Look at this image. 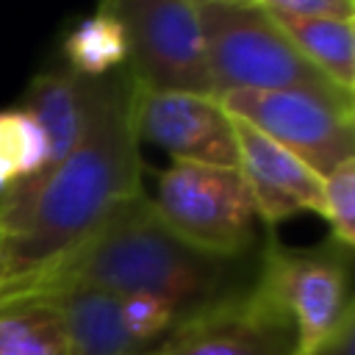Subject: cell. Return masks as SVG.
Segmentation results:
<instances>
[{"instance_id": "8fae6325", "label": "cell", "mask_w": 355, "mask_h": 355, "mask_svg": "<svg viewBox=\"0 0 355 355\" xmlns=\"http://www.w3.org/2000/svg\"><path fill=\"white\" fill-rule=\"evenodd\" d=\"M67 330L69 355H150L153 349L141 344L122 319L119 297L89 288L69 286L53 294H42Z\"/></svg>"}, {"instance_id": "ffe728a7", "label": "cell", "mask_w": 355, "mask_h": 355, "mask_svg": "<svg viewBox=\"0 0 355 355\" xmlns=\"http://www.w3.org/2000/svg\"><path fill=\"white\" fill-rule=\"evenodd\" d=\"M3 266H6V244H3V233H0V277H3Z\"/></svg>"}, {"instance_id": "44dd1931", "label": "cell", "mask_w": 355, "mask_h": 355, "mask_svg": "<svg viewBox=\"0 0 355 355\" xmlns=\"http://www.w3.org/2000/svg\"><path fill=\"white\" fill-rule=\"evenodd\" d=\"M8 189H11V183H8V180H6V178L0 175V200L6 197V191H8Z\"/></svg>"}, {"instance_id": "2e32d148", "label": "cell", "mask_w": 355, "mask_h": 355, "mask_svg": "<svg viewBox=\"0 0 355 355\" xmlns=\"http://www.w3.org/2000/svg\"><path fill=\"white\" fill-rule=\"evenodd\" d=\"M47 166V136L22 108L0 111V175L14 186L31 180Z\"/></svg>"}, {"instance_id": "277c9868", "label": "cell", "mask_w": 355, "mask_h": 355, "mask_svg": "<svg viewBox=\"0 0 355 355\" xmlns=\"http://www.w3.org/2000/svg\"><path fill=\"white\" fill-rule=\"evenodd\" d=\"M150 205L175 236L214 255H255L269 239L239 166L172 161Z\"/></svg>"}, {"instance_id": "4fadbf2b", "label": "cell", "mask_w": 355, "mask_h": 355, "mask_svg": "<svg viewBox=\"0 0 355 355\" xmlns=\"http://www.w3.org/2000/svg\"><path fill=\"white\" fill-rule=\"evenodd\" d=\"M291 44L341 92H355V19L272 14Z\"/></svg>"}, {"instance_id": "ba28073f", "label": "cell", "mask_w": 355, "mask_h": 355, "mask_svg": "<svg viewBox=\"0 0 355 355\" xmlns=\"http://www.w3.org/2000/svg\"><path fill=\"white\" fill-rule=\"evenodd\" d=\"M133 133L136 141L161 147L172 161L239 166L230 114L211 94L153 92L136 86Z\"/></svg>"}, {"instance_id": "8992f818", "label": "cell", "mask_w": 355, "mask_h": 355, "mask_svg": "<svg viewBox=\"0 0 355 355\" xmlns=\"http://www.w3.org/2000/svg\"><path fill=\"white\" fill-rule=\"evenodd\" d=\"M128 39L125 69L141 89L211 94L200 0H100Z\"/></svg>"}, {"instance_id": "6da1fadb", "label": "cell", "mask_w": 355, "mask_h": 355, "mask_svg": "<svg viewBox=\"0 0 355 355\" xmlns=\"http://www.w3.org/2000/svg\"><path fill=\"white\" fill-rule=\"evenodd\" d=\"M133 94L136 80L125 67L86 78L83 130L72 153L50 172L17 180L0 200L6 244L0 300L55 263L119 202L141 191Z\"/></svg>"}, {"instance_id": "5b68a950", "label": "cell", "mask_w": 355, "mask_h": 355, "mask_svg": "<svg viewBox=\"0 0 355 355\" xmlns=\"http://www.w3.org/2000/svg\"><path fill=\"white\" fill-rule=\"evenodd\" d=\"M258 288L291 319L297 352L308 355L355 319L352 250L333 239L311 250H291L269 236L261 252Z\"/></svg>"}, {"instance_id": "d6986e66", "label": "cell", "mask_w": 355, "mask_h": 355, "mask_svg": "<svg viewBox=\"0 0 355 355\" xmlns=\"http://www.w3.org/2000/svg\"><path fill=\"white\" fill-rule=\"evenodd\" d=\"M308 355H355V319L338 327L327 341L313 347Z\"/></svg>"}, {"instance_id": "3957f363", "label": "cell", "mask_w": 355, "mask_h": 355, "mask_svg": "<svg viewBox=\"0 0 355 355\" xmlns=\"http://www.w3.org/2000/svg\"><path fill=\"white\" fill-rule=\"evenodd\" d=\"M205 61L214 97L227 92L308 89L327 97H352L330 83L255 3L200 0Z\"/></svg>"}, {"instance_id": "7402d4cb", "label": "cell", "mask_w": 355, "mask_h": 355, "mask_svg": "<svg viewBox=\"0 0 355 355\" xmlns=\"http://www.w3.org/2000/svg\"><path fill=\"white\" fill-rule=\"evenodd\" d=\"M208 3H233V6H247V3H255V0H208Z\"/></svg>"}, {"instance_id": "30bf717a", "label": "cell", "mask_w": 355, "mask_h": 355, "mask_svg": "<svg viewBox=\"0 0 355 355\" xmlns=\"http://www.w3.org/2000/svg\"><path fill=\"white\" fill-rule=\"evenodd\" d=\"M233 139L239 150V169L252 194L258 216L266 227L300 214H322V178L302 164L294 153L255 130L252 125L233 119Z\"/></svg>"}, {"instance_id": "9a60e30c", "label": "cell", "mask_w": 355, "mask_h": 355, "mask_svg": "<svg viewBox=\"0 0 355 355\" xmlns=\"http://www.w3.org/2000/svg\"><path fill=\"white\" fill-rule=\"evenodd\" d=\"M61 53L67 69L78 78H103L128 61V39L122 25L103 11L80 17L64 36Z\"/></svg>"}, {"instance_id": "52a82bcc", "label": "cell", "mask_w": 355, "mask_h": 355, "mask_svg": "<svg viewBox=\"0 0 355 355\" xmlns=\"http://www.w3.org/2000/svg\"><path fill=\"white\" fill-rule=\"evenodd\" d=\"M222 108L308 164L319 178L355 158V100L308 89L227 92Z\"/></svg>"}, {"instance_id": "5bb4252c", "label": "cell", "mask_w": 355, "mask_h": 355, "mask_svg": "<svg viewBox=\"0 0 355 355\" xmlns=\"http://www.w3.org/2000/svg\"><path fill=\"white\" fill-rule=\"evenodd\" d=\"M0 355H69L58 311L42 297L0 302Z\"/></svg>"}, {"instance_id": "ac0fdd59", "label": "cell", "mask_w": 355, "mask_h": 355, "mask_svg": "<svg viewBox=\"0 0 355 355\" xmlns=\"http://www.w3.org/2000/svg\"><path fill=\"white\" fill-rule=\"evenodd\" d=\"M269 14L313 17V19H355V0H255Z\"/></svg>"}, {"instance_id": "9c48e42d", "label": "cell", "mask_w": 355, "mask_h": 355, "mask_svg": "<svg viewBox=\"0 0 355 355\" xmlns=\"http://www.w3.org/2000/svg\"><path fill=\"white\" fill-rule=\"evenodd\" d=\"M150 355H300L291 319L258 288L180 322Z\"/></svg>"}, {"instance_id": "e0dca14e", "label": "cell", "mask_w": 355, "mask_h": 355, "mask_svg": "<svg viewBox=\"0 0 355 355\" xmlns=\"http://www.w3.org/2000/svg\"><path fill=\"white\" fill-rule=\"evenodd\" d=\"M322 216L330 239L347 250L355 247V158H347L322 178Z\"/></svg>"}, {"instance_id": "7a4b0ae2", "label": "cell", "mask_w": 355, "mask_h": 355, "mask_svg": "<svg viewBox=\"0 0 355 355\" xmlns=\"http://www.w3.org/2000/svg\"><path fill=\"white\" fill-rule=\"evenodd\" d=\"M261 252L227 258L197 250L175 236L153 211L150 197L139 191L119 202L80 244L0 302L89 286L114 297L161 300L186 322L247 297L258 283Z\"/></svg>"}, {"instance_id": "7c38bea8", "label": "cell", "mask_w": 355, "mask_h": 355, "mask_svg": "<svg viewBox=\"0 0 355 355\" xmlns=\"http://www.w3.org/2000/svg\"><path fill=\"white\" fill-rule=\"evenodd\" d=\"M19 108L28 111L47 136L44 172H50L72 153V147L80 139L86 111V78H78L67 67L42 69L31 78Z\"/></svg>"}]
</instances>
